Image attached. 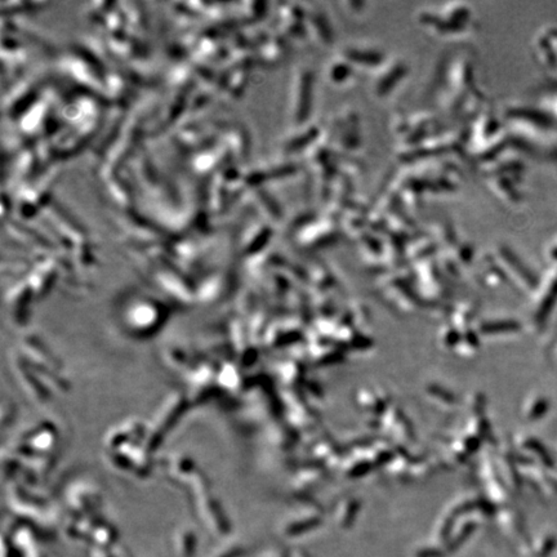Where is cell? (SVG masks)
<instances>
[{"mask_svg":"<svg viewBox=\"0 0 557 557\" xmlns=\"http://www.w3.org/2000/svg\"><path fill=\"white\" fill-rule=\"evenodd\" d=\"M486 329H489L488 331H507V330H513L517 329L519 325L515 323H499V324H491L486 325Z\"/></svg>","mask_w":557,"mask_h":557,"instance_id":"1","label":"cell"}]
</instances>
